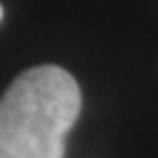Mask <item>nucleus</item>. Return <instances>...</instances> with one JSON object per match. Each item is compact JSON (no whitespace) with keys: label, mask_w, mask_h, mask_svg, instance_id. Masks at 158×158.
<instances>
[{"label":"nucleus","mask_w":158,"mask_h":158,"mask_svg":"<svg viewBox=\"0 0 158 158\" xmlns=\"http://www.w3.org/2000/svg\"><path fill=\"white\" fill-rule=\"evenodd\" d=\"M79 112L81 90L68 70H24L0 99V158H64Z\"/></svg>","instance_id":"nucleus-1"},{"label":"nucleus","mask_w":158,"mask_h":158,"mask_svg":"<svg viewBox=\"0 0 158 158\" xmlns=\"http://www.w3.org/2000/svg\"><path fill=\"white\" fill-rule=\"evenodd\" d=\"M0 20H2V7H0Z\"/></svg>","instance_id":"nucleus-2"}]
</instances>
